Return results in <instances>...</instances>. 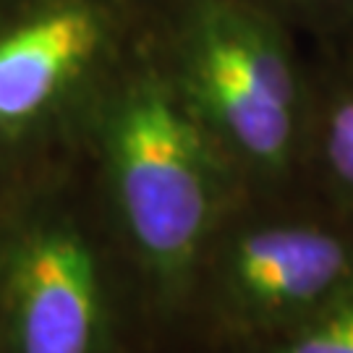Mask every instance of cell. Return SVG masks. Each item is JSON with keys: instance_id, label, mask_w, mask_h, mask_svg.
<instances>
[{"instance_id": "obj_6", "label": "cell", "mask_w": 353, "mask_h": 353, "mask_svg": "<svg viewBox=\"0 0 353 353\" xmlns=\"http://www.w3.org/2000/svg\"><path fill=\"white\" fill-rule=\"evenodd\" d=\"M312 121L303 189L353 223V50L312 42Z\"/></svg>"}, {"instance_id": "obj_2", "label": "cell", "mask_w": 353, "mask_h": 353, "mask_svg": "<svg viewBox=\"0 0 353 353\" xmlns=\"http://www.w3.org/2000/svg\"><path fill=\"white\" fill-rule=\"evenodd\" d=\"M147 34L249 194L303 189L312 65L293 26L259 0H173Z\"/></svg>"}, {"instance_id": "obj_1", "label": "cell", "mask_w": 353, "mask_h": 353, "mask_svg": "<svg viewBox=\"0 0 353 353\" xmlns=\"http://www.w3.org/2000/svg\"><path fill=\"white\" fill-rule=\"evenodd\" d=\"M74 157L89 170L115 252L160 301L181 303L246 186L189 110L147 29L94 102Z\"/></svg>"}, {"instance_id": "obj_4", "label": "cell", "mask_w": 353, "mask_h": 353, "mask_svg": "<svg viewBox=\"0 0 353 353\" xmlns=\"http://www.w3.org/2000/svg\"><path fill=\"white\" fill-rule=\"evenodd\" d=\"M299 191H246L204 256L196 288L236 332L275 338L353 285V223Z\"/></svg>"}, {"instance_id": "obj_5", "label": "cell", "mask_w": 353, "mask_h": 353, "mask_svg": "<svg viewBox=\"0 0 353 353\" xmlns=\"http://www.w3.org/2000/svg\"><path fill=\"white\" fill-rule=\"evenodd\" d=\"M87 183L26 202L0 228L3 353H102L110 335L108 252Z\"/></svg>"}, {"instance_id": "obj_7", "label": "cell", "mask_w": 353, "mask_h": 353, "mask_svg": "<svg viewBox=\"0 0 353 353\" xmlns=\"http://www.w3.org/2000/svg\"><path fill=\"white\" fill-rule=\"evenodd\" d=\"M267 353H353V285L275 335Z\"/></svg>"}, {"instance_id": "obj_11", "label": "cell", "mask_w": 353, "mask_h": 353, "mask_svg": "<svg viewBox=\"0 0 353 353\" xmlns=\"http://www.w3.org/2000/svg\"><path fill=\"white\" fill-rule=\"evenodd\" d=\"M345 48H351V50H353V42H351V45H345Z\"/></svg>"}, {"instance_id": "obj_10", "label": "cell", "mask_w": 353, "mask_h": 353, "mask_svg": "<svg viewBox=\"0 0 353 353\" xmlns=\"http://www.w3.org/2000/svg\"><path fill=\"white\" fill-rule=\"evenodd\" d=\"M13 0H0V11H3V8H6V6H11Z\"/></svg>"}, {"instance_id": "obj_3", "label": "cell", "mask_w": 353, "mask_h": 353, "mask_svg": "<svg viewBox=\"0 0 353 353\" xmlns=\"http://www.w3.org/2000/svg\"><path fill=\"white\" fill-rule=\"evenodd\" d=\"M131 0H13L0 11V160H74L102 89L139 45Z\"/></svg>"}, {"instance_id": "obj_8", "label": "cell", "mask_w": 353, "mask_h": 353, "mask_svg": "<svg viewBox=\"0 0 353 353\" xmlns=\"http://www.w3.org/2000/svg\"><path fill=\"white\" fill-rule=\"evenodd\" d=\"M309 42L351 45L353 0H259Z\"/></svg>"}, {"instance_id": "obj_9", "label": "cell", "mask_w": 353, "mask_h": 353, "mask_svg": "<svg viewBox=\"0 0 353 353\" xmlns=\"http://www.w3.org/2000/svg\"><path fill=\"white\" fill-rule=\"evenodd\" d=\"M134 6H137V11L144 16V19H150V16H154L157 11H163L168 3H173V0H131Z\"/></svg>"}]
</instances>
